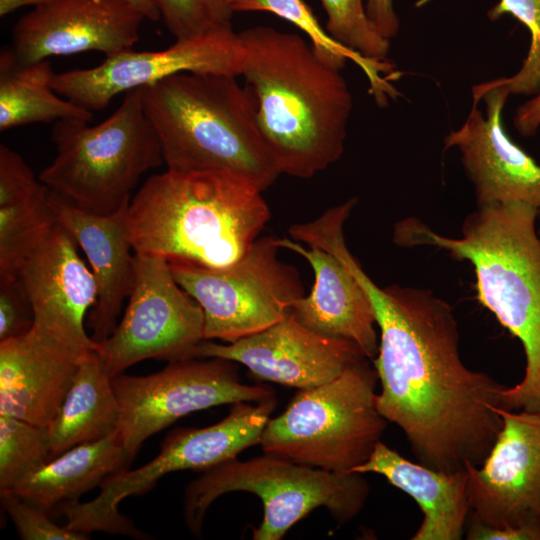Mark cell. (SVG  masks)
Returning <instances> with one entry per match:
<instances>
[{"mask_svg": "<svg viewBox=\"0 0 540 540\" xmlns=\"http://www.w3.org/2000/svg\"><path fill=\"white\" fill-rule=\"evenodd\" d=\"M49 460L45 428L0 414V490H12Z\"/></svg>", "mask_w": 540, "mask_h": 540, "instance_id": "obj_28", "label": "cell"}, {"mask_svg": "<svg viewBox=\"0 0 540 540\" xmlns=\"http://www.w3.org/2000/svg\"><path fill=\"white\" fill-rule=\"evenodd\" d=\"M105 120L54 123L56 154L39 174L55 194L97 214H110L130 202L141 176L163 162L158 136L143 106L141 88L124 93Z\"/></svg>", "mask_w": 540, "mask_h": 540, "instance_id": "obj_6", "label": "cell"}, {"mask_svg": "<svg viewBox=\"0 0 540 540\" xmlns=\"http://www.w3.org/2000/svg\"><path fill=\"white\" fill-rule=\"evenodd\" d=\"M365 8L369 19L384 38L391 40L398 34L400 22L393 0H366Z\"/></svg>", "mask_w": 540, "mask_h": 540, "instance_id": "obj_35", "label": "cell"}, {"mask_svg": "<svg viewBox=\"0 0 540 540\" xmlns=\"http://www.w3.org/2000/svg\"><path fill=\"white\" fill-rule=\"evenodd\" d=\"M48 60L24 64L11 48L0 54V130L35 123L79 119L91 122L93 112L59 95Z\"/></svg>", "mask_w": 540, "mask_h": 540, "instance_id": "obj_25", "label": "cell"}, {"mask_svg": "<svg viewBox=\"0 0 540 540\" xmlns=\"http://www.w3.org/2000/svg\"><path fill=\"white\" fill-rule=\"evenodd\" d=\"M130 462L115 432L52 458L11 491L54 517Z\"/></svg>", "mask_w": 540, "mask_h": 540, "instance_id": "obj_23", "label": "cell"}, {"mask_svg": "<svg viewBox=\"0 0 540 540\" xmlns=\"http://www.w3.org/2000/svg\"><path fill=\"white\" fill-rule=\"evenodd\" d=\"M134 269L125 314L96 348L111 378L146 359L173 362L195 357L204 340L203 311L175 280L169 261L135 253Z\"/></svg>", "mask_w": 540, "mask_h": 540, "instance_id": "obj_12", "label": "cell"}, {"mask_svg": "<svg viewBox=\"0 0 540 540\" xmlns=\"http://www.w3.org/2000/svg\"><path fill=\"white\" fill-rule=\"evenodd\" d=\"M539 209L524 203L478 207L464 220L457 238L436 233L410 217L395 224L401 247L433 246L468 261L476 277L478 301L522 344L525 370L506 386L501 408L540 413V234Z\"/></svg>", "mask_w": 540, "mask_h": 540, "instance_id": "obj_3", "label": "cell"}, {"mask_svg": "<svg viewBox=\"0 0 540 540\" xmlns=\"http://www.w3.org/2000/svg\"><path fill=\"white\" fill-rule=\"evenodd\" d=\"M130 1L141 10V12L145 15L146 19L151 21H158L160 19V13L158 11L155 0Z\"/></svg>", "mask_w": 540, "mask_h": 540, "instance_id": "obj_39", "label": "cell"}, {"mask_svg": "<svg viewBox=\"0 0 540 540\" xmlns=\"http://www.w3.org/2000/svg\"><path fill=\"white\" fill-rule=\"evenodd\" d=\"M44 183L16 151L0 146V207L24 200L38 192Z\"/></svg>", "mask_w": 540, "mask_h": 540, "instance_id": "obj_34", "label": "cell"}, {"mask_svg": "<svg viewBox=\"0 0 540 540\" xmlns=\"http://www.w3.org/2000/svg\"><path fill=\"white\" fill-rule=\"evenodd\" d=\"M277 406L274 395L253 404L237 402L221 421L205 428H176L161 444L159 454L145 465L110 475L100 485L99 495L91 501H79L63 509L66 527L89 534L102 531L150 539L119 512V503L148 492L164 475L182 471H203L236 458L242 451L260 442L270 415Z\"/></svg>", "mask_w": 540, "mask_h": 540, "instance_id": "obj_9", "label": "cell"}, {"mask_svg": "<svg viewBox=\"0 0 540 540\" xmlns=\"http://www.w3.org/2000/svg\"><path fill=\"white\" fill-rule=\"evenodd\" d=\"M509 95L489 82L473 86L468 117L445 138V148L458 149L478 207L524 203L540 209V165L513 142L503 125Z\"/></svg>", "mask_w": 540, "mask_h": 540, "instance_id": "obj_15", "label": "cell"}, {"mask_svg": "<svg viewBox=\"0 0 540 540\" xmlns=\"http://www.w3.org/2000/svg\"><path fill=\"white\" fill-rule=\"evenodd\" d=\"M141 91L167 169L234 172L262 191L280 175L237 76L182 72Z\"/></svg>", "mask_w": 540, "mask_h": 540, "instance_id": "obj_5", "label": "cell"}, {"mask_svg": "<svg viewBox=\"0 0 540 540\" xmlns=\"http://www.w3.org/2000/svg\"><path fill=\"white\" fill-rule=\"evenodd\" d=\"M146 19L130 0H51L23 15L12 31V51L24 64L51 56L132 49Z\"/></svg>", "mask_w": 540, "mask_h": 540, "instance_id": "obj_18", "label": "cell"}, {"mask_svg": "<svg viewBox=\"0 0 540 540\" xmlns=\"http://www.w3.org/2000/svg\"><path fill=\"white\" fill-rule=\"evenodd\" d=\"M277 238H258L224 268L169 262L178 284L200 305L204 340L232 343L281 320L304 295L296 269L279 260Z\"/></svg>", "mask_w": 540, "mask_h": 540, "instance_id": "obj_10", "label": "cell"}, {"mask_svg": "<svg viewBox=\"0 0 540 540\" xmlns=\"http://www.w3.org/2000/svg\"><path fill=\"white\" fill-rule=\"evenodd\" d=\"M77 243L56 221L19 264L16 275L33 307L34 325L81 356L96 350L84 319L97 299L91 269Z\"/></svg>", "mask_w": 540, "mask_h": 540, "instance_id": "obj_17", "label": "cell"}, {"mask_svg": "<svg viewBox=\"0 0 540 540\" xmlns=\"http://www.w3.org/2000/svg\"><path fill=\"white\" fill-rule=\"evenodd\" d=\"M510 14L530 32V46L520 69L512 76L488 81L502 86L513 95H536L540 92V0H499L487 13L491 21Z\"/></svg>", "mask_w": 540, "mask_h": 540, "instance_id": "obj_30", "label": "cell"}, {"mask_svg": "<svg viewBox=\"0 0 540 540\" xmlns=\"http://www.w3.org/2000/svg\"><path fill=\"white\" fill-rule=\"evenodd\" d=\"M353 472L376 473L412 497L423 514L412 540H459L471 514L465 468L440 471L415 463L379 441L366 462Z\"/></svg>", "mask_w": 540, "mask_h": 540, "instance_id": "obj_22", "label": "cell"}, {"mask_svg": "<svg viewBox=\"0 0 540 540\" xmlns=\"http://www.w3.org/2000/svg\"><path fill=\"white\" fill-rule=\"evenodd\" d=\"M44 186L32 196L0 207V276L16 275L25 256L57 221Z\"/></svg>", "mask_w": 540, "mask_h": 540, "instance_id": "obj_27", "label": "cell"}, {"mask_svg": "<svg viewBox=\"0 0 540 540\" xmlns=\"http://www.w3.org/2000/svg\"><path fill=\"white\" fill-rule=\"evenodd\" d=\"M502 427L480 465L466 464L469 519L540 536V413L497 408Z\"/></svg>", "mask_w": 540, "mask_h": 540, "instance_id": "obj_14", "label": "cell"}, {"mask_svg": "<svg viewBox=\"0 0 540 540\" xmlns=\"http://www.w3.org/2000/svg\"><path fill=\"white\" fill-rule=\"evenodd\" d=\"M262 190L223 170H170L149 177L130 200L134 253L206 268L239 261L270 219Z\"/></svg>", "mask_w": 540, "mask_h": 540, "instance_id": "obj_4", "label": "cell"}, {"mask_svg": "<svg viewBox=\"0 0 540 540\" xmlns=\"http://www.w3.org/2000/svg\"><path fill=\"white\" fill-rule=\"evenodd\" d=\"M112 385L120 414L117 434L131 461L147 438L192 412L275 394L270 386L243 383L235 362L217 357L169 362L145 376L121 373Z\"/></svg>", "mask_w": 540, "mask_h": 540, "instance_id": "obj_11", "label": "cell"}, {"mask_svg": "<svg viewBox=\"0 0 540 540\" xmlns=\"http://www.w3.org/2000/svg\"><path fill=\"white\" fill-rule=\"evenodd\" d=\"M49 1L51 0H0V16L4 17L25 6H33L35 8Z\"/></svg>", "mask_w": 540, "mask_h": 540, "instance_id": "obj_38", "label": "cell"}, {"mask_svg": "<svg viewBox=\"0 0 540 540\" xmlns=\"http://www.w3.org/2000/svg\"><path fill=\"white\" fill-rule=\"evenodd\" d=\"M466 538L469 540H540V536L532 531L493 528L473 519L468 520Z\"/></svg>", "mask_w": 540, "mask_h": 540, "instance_id": "obj_36", "label": "cell"}, {"mask_svg": "<svg viewBox=\"0 0 540 540\" xmlns=\"http://www.w3.org/2000/svg\"><path fill=\"white\" fill-rule=\"evenodd\" d=\"M194 356L240 363L257 379L298 390L327 383L368 359L354 343L307 328L291 311L266 329L232 343L203 340Z\"/></svg>", "mask_w": 540, "mask_h": 540, "instance_id": "obj_16", "label": "cell"}, {"mask_svg": "<svg viewBox=\"0 0 540 540\" xmlns=\"http://www.w3.org/2000/svg\"><path fill=\"white\" fill-rule=\"evenodd\" d=\"M277 243L302 256L314 272L311 292L299 298L290 310L296 319L319 334L354 343L372 361L379 346L375 313L357 279L325 249L308 248L289 238H277Z\"/></svg>", "mask_w": 540, "mask_h": 540, "instance_id": "obj_21", "label": "cell"}, {"mask_svg": "<svg viewBox=\"0 0 540 540\" xmlns=\"http://www.w3.org/2000/svg\"><path fill=\"white\" fill-rule=\"evenodd\" d=\"M51 207L57 221L81 247L91 266L97 299L87 316L91 339L105 341L115 330L123 301L134 282V255L126 213L129 203L110 214L84 210L51 191Z\"/></svg>", "mask_w": 540, "mask_h": 540, "instance_id": "obj_20", "label": "cell"}, {"mask_svg": "<svg viewBox=\"0 0 540 540\" xmlns=\"http://www.w3.org/2000/svg\"><path fill=\"white\" fill-rule=\"evenodd\" d=\"M313 243L343 262L373 306L379 412L402 430L419 463L446 472L482 464L502 427L506 385L464 364L450 305L426 289L379 287L347 248L342 224L323 226Z\"/></svg>", "mask_w": 540, "mask_h": 540, "instance_id": "obj_1", "label": "cell"}, {"mask_svg": "<svg viewBox=\"0 0 540 540\" xmlns=\"http://www.w3.org/2000/svg\"><path fill=\"white\" fill-rule=\"evenodd\" d=\"M33 325V307L17 275L0 276V341L21 336Z\"/></svg>", "mask_w": 540, "mask_h": 540, "instance_id": "obj_33", "label": "cell"}, {"mask_svg": "<svg viewBox=\"0 0 540 540\" xmlns=\"http://www.w3.org/2000/svg\"><path fill=\"white\" fill-rule=\"evenodd\" d=\"M327 15L326 30L332 38L373 61H387L390 40L369 19L363 0H320Z\"/></svg>", "mask_w": 540, "mask_h": 540, "instance_id": "obj_29", "label": "cell"}, {"mask_svg": "<svg viewBox=\"0 0 540 540\" xmlns=\"http://www.w3.org/2000/svg\"><path fill=\"white\" fill-rule=\"evenodd\" d=\"M237 491L252 493L263 503V520L252 538L281 540L319 507L326 508L338 524L351 521L363 509L370 487L361 473H336L268 453L245 461L236 457L201 471L187 485L183 515L188 530L201 536L211 504Z\"/></svg>", "mask_w": 540, "mask_h": 540, "instance_id": "obj_7", "label": "cell"}, {"mask_svg": "<svg viewBox=\"0 0 540 540\" xmlns=\"http://www.w3.org/2000/svg\"><path fill=\"white\" fill-rule=\"evenodd\" d=\"M2 507L23 540H85L88 534L59 526L52 516L11 490H0Z\"/></svg>", "mask_w": 540, "mask_h": 540, "instance_id": "obj_32", "label": "cell"}, {"mask_svg": "<svg viewBox=\"0 0 540 540\" xmlns=\"http://www.w3.org/2000/svg\"><path fill=\"white\" fill-rule=\"evenodd\" d=\"M235 12H269L295 25L310 39L315 52L331 66L342 70L348 60L365 73L375 102L384 107L398 92L392 84L396 71L389 61H373L348 49L330 36L303 0H230Z\"/></svg>", "mask_w": 540, "mask_h": 540, "instance_id": "obj_26", "label": "cell"}, {"mask_svg": "<svg viewBox=\"0 0 540 540\" xmlns=\"http://www.w3.org/2000/svg\"><path fill=\"white\" fill-rule=\"evenodd\" d=\"M377 382L374 367L364 359L327 383L299 389L286 409L267 421L259 442L263 453L353 472L367 461L387 426L376 405Z\"/></svg>", "mask_w": 540, "mask_h": 540, "instance_id": "obj_8", "label": "cell"}, {"mask_svg": "<svg viewBox=\"0 0 540 540\" xmlns=\"http://www.w3.org/2000/svg\"><path fill=\"white\" fill-rule=\"evenodd\" d=\"M85 357L35 326L0 341V414L46 428Z\"/></svg>", "mask_w": 540, "mask_h": 540, "instance_id": "obj_19", "label": "cell"}, {"mask_svg": "<svg viewBox=\"0 0 540 540\" xmlns=\"http://www.w3.org/2000/svg\"><path fill=\"white\" fill-rule=\"evenodd\" d=\"M538 221H539L538 233L540 234V209H539V212H538Z\"/></svg>", "mask_w": 540, "mask_h": 540, "instance_id": "obj_40", "label": "cell"}, {"mask_svg": "<svg viewBox=\"0 0 540 540\" xmlns=\"http://www.w3.org/2000/svg\"><path fill=\"white\" fill-rule=\"evenodd\" d=\"M242 46L233 28L176 39L159 51L128 49L97 66L55 73L53 88L91 112L103 110L120 93L157 83L182 72L240 76Z\"/></svg>", "mask_w": 540, "mask_h": 540, "instance_id": "obj_13", "label": "cell"}, {"mask_svg": "<svg viewBox=\"0 0 540 540\" xmlns=\"http://www.w3.org/2000/svg\"><path fill=\"white\" fill-rule=\"evenodd\" d=\"M160 19L175 39H190L230 29V0H155Z\"/></svg>", "mask_w": 540, "mask_h": 540, "instance_id": "obj_31", "label": "cell"}, {"mask_svg": "<svg viewBox=\"0 0 540 540\" xmlns=\"http://www.w3.org/2000/svg\"><path fill=\"white\" fill-rule=\"evenodd\" d=\"M239 37L240 76L254 97L259 130L280 174L310 178L338 161L353 108L341 70L295 33L261 25Z\"/></svg>", "mask_w": 540, "mask_h": 540, "instance_id": "obj_2", "label": "cell"}, {"mask_svg": "<svg viewBox=\"0 0 540 540\" xmlns=\"http://www.w3.org/2000/svg\"><path fill=\"white\" fill-rule=\"evenodd\" d=\"M119 418L112 378L95 350L80 362L61 407L45 428L50 460L117 432Z\"/></svg>", "mask_w": 540, "mask_h": 540, "instance_id": "obj_24", "label": "cell"}, {"mask_svg": "<svg viewBox=\"0 0 540 540\" xmlns=\"http://www.w3.org/2000/svg\"><path fill=\"white\" fill-rule=\"evenodd\" d=\"M514 126L522 136L534 135L540 127V92L518 107Z\"/></svg>", "mask_w": 540, "mask_h": 540, "instance_id": "obj_37", "label": "cell"}]
</instances>
